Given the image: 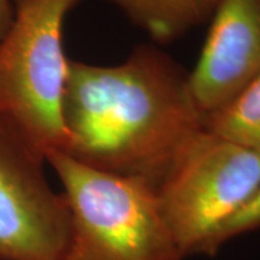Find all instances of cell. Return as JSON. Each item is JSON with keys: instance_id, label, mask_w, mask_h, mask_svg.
<instances>
[{"instance_id": "1", "label": "cell", "mask_w": 260, "mask_h": 260, "mask_svg": "<svg viewBox=\"0 0 260 260\" xmlns=\"http://www.w3.org/2000/svg\"><path fill=\"white\" fill-rule=\"evenodd\" d=\"M61 112L63 153L87 167L154 184L205 129L188 75L147 46L112 67L69 60Z\"/></svg>"}, {"instance_id": "2", "label": "cell", "mask_w": 260, "mask_h": 260, "mask_svg": "<svg viewBox=\"0 0 260 260\" xmlns=\"http://www.w3.org/2000/svg\"><path fill=\"white\" fill-rule=\"evenodd\" d=\"M64 188L70 235L64 260H184L147 178L46 157Z\"/></svg>"}, {"instance_id": "3", "label": "cell", "mask_w": 260, "mask_h": 260, "mask_svg": "<svg viewBox=\"0 0 260 260\" xmlns=\"http://www.w3.org/2000/svg\"><path fill=\"white\" fill-rule=\"evenodd\" d=\"M80 0H14L15 17L0 41V118L42 157L63 152L68 64L63 25Z\"/></svg>"}, {"instance_id": "4", "label": "cell", "mask_w": 260, "mask_h": 260, "mask_svg": "<svg viewBox=\"0 0 260 260\" xmlns=\"http://www.w3.org/2000/svg\"><path fill=\"white\" fill-rule=\"evenodd\" d=\"M260 186V153L201 130L155 184L184 255L203 253L217 230Z\"/></svg>"}, {"instance_id": "5", "label": "cell", "mask_w": 260, "mask_h": 260, "mask_svg": "<svg viewBox=\"0 0 260 260\" xmlns=\"http://www.w3.org/2000/svg\"><path fill=\"white\" fill-rule=\"evenodd\" d=\"M45 160L0 118V260H64L70 212Z\"/></svg>"}, {"instance_id": "6", "label": "cell", "mask_w": 260, "mask_h": 260, "mask_svg": "<svg viewBox=\"0 0 260 260\" xmlns=\"http://www.w3.org/2000/svg\"><path fill=\"white\" fill-rule=\"evenodd\" d=\"M200 58L188 75L204 118L218 111L260 75V0H220Z\"/></svg>"}, {"instance_id": "7", "label": "cell", "mask_w": 260, "mask_h": 260, "mask_svg": "<svg viewBox=\"0 0 260 260\" xmlns=\"http://www.w3.org/2000/svg\"><path fill=\"white\" fill-rule=\"evenodd\" d=\"M154 40L167 42L212 17L220 0H107Z\"/></svg>"}, {"instance_id": "8", "label": "cell", "mask_w": 260, "mask_h": 260, "mask_svg": "<svg viewBox=\"0 0 260 260\" xmlns=\"http://www.w3.org/2000/svg\"><path fill=\"white\" fill-rule=\"evenodd\" d=\"M205 129L260 153V75L232 102L207 116Z\"/></svg>"}, {"instance_id": "9", "label": "cell", "mask_w": 260, "mask_h": 260, "mask_svg": "<svg viewBox=\"0 0 260 260\" xmlns=\"http://www.w3.org/2000/svg\"><path fill=\"white\" fill-rule=\"evenodd\" d=\"M260 229V186L249 199L217 230L205 248L204 254L213 255L226 241L242 234Z\"/></svg>"}, {"instance_id": "10", "label": "cell", "mask_w": 260, "mask_h": 260, "mask_svg": "<svg viewBox=\"0 0 260 260\" xmlns=\"http://www.w3.org/2000/svg\"><path fill=\"white\" fill-rule=\"evenodd\" d=\"M15 17L14 0H0V41L8 34Z\"/></svg>"}]
</instances>
